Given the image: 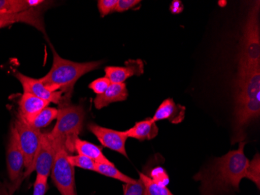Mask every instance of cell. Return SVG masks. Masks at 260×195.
Listing matches in <instances>:
<instances>
[{
	"instance_id": "1",
	"label": "cell",
	"mask_w": 260,
	"mask_h": 195,
	"mask_svg": "<svg viewBox=\"0 0 260 195\" xmlns=\"http://www.w3.org/2000/svg\"><path fill=\"white\" fill-rule=\"evenodd\" d=\"M245 144L239 142V149L216 158L194 176V180L201 182L200 194L231 195L239 191L249 162L244 152Z\"/></svg>"
},
{
	"instance_id": "2",
	"label": "cell",
	"mask_w": 260,
	"mask_h": 195,
	"mask_svg": "<svg viewBox=\"0 0 260 195\" xmlns=\"http://www.w3.org/2000/svg\"><path fill=\"white\" fill-rule=\"evenodd\" d=\"M51 48L53 52V64L49 73L40 80L47 89L52 92L60 91L63 93L64 99L70 100L76 82L84 74L99 69L104 61L73 62L59 57L52 45Z\"/></svg>"
},
{
	"instance_id": "3",
	"label": "cell",
	"mask_w": 260,
	"mask_h": 195,
	"mask_svg": "<svg viewBox=\"0 0 260 195\" xmlns=\"http://www.w3.org/2000/svg\"><path fill=\"white\" fill-rule=\"evenodd\" d=\"M58 109L56 124L49 136L52 140L65 141L66 148L70 152L74 138L83 130L86 112L81 105H73L70 100L62 101Z\"/></svg>"
},
{
	"instance_id": "4",
	"label": "cell",
	"mask_w": 260,
	"mask_h": 195,
	"mask_svg": "<svg viewBox=\"0 0 260 195\" xmlns=\"http://www.w3.org/2000/svg\"><path fill=\"white\" fill-rule=\"evenodd\" d=\"M259 3L249 12L242 29L238 54L239 67L260 66Z\"/></svg>"
},
{
	"instance_id": "5",
	"label": "cell",
	"mask_w": 260,
	"mask_h": 195,
	"mask_svg": "<svg viewBox=\"0 0 260 195\" xmlns=\"http://www.w3.org/2000/svg\"><path fill=\"white\" fill-rule=\"evenodd\" d=\"M52 141L55 146V159L51 171L52 181L61 195H77L75 171L69 162V152L66 148L65 141Z\"/></svg>"
},
{
	"instance_id": "6",
	"label": "cell",
	"mask_w": 260,
	"mask_h": 195,
	"mask_svg": "<svg viewBox=\"0 0 260 195\" xmlns=\"http://www.w3.org/2000/svg\"><path fill=\"white\" fill-rule=\"evenodd\" d=\"M7 173L11 182L9 188L10 195L18 189L23 180L24 156L20 148L18 134L14 124L10 127V136L7 149Z\"/></svg>"
},
{
	"instance_id": "7",
	"label": "cell",
	"mask_w": 260,
	"mask_h": 195,
	"mask_svg": "<svg viewBox=\"0 0 260 195\" xmlns=\"http://www.w3.org/2000/svg\"><path fill=\"white\" fill-rule=\"evenodd\" d=\"M14 125L17 130L20 148L24 156V167L26 169L25 173L23 174L24 180L30 174V169L40 145L42 133L41 130L32 127L19 117L14 121Z\"/></svg>"
},
{
	"instance_id": "8",
	"label": "cell",
	"mask_w": 260,
	"mask_h": 195,
	"mask_svg": "<svg viewBox=\"0 0 260 195\" xmlns=\"http://www.w3.org/2000/svg\"><path fill=\"white\" fill-rule=\"evenodd\" d=\"M55 155V146L49 133H42L40 145L35 155L30 174L37 173V177L48 179L52 171Z\"/></svg>"
},
{
	"instance_id": "9",
	"label": "cell",
	"mask_w": 260,
	"mask_h": 195,
	"mask_svg": "<svg viewBox=\"0 0 260 195\" xmlns=\"http://www.w3.org/2000/svg\"><path fill=\"white\" fill-rule=\"evenodd\" d=\"M89 130L99 139L104 147L115 151L128 158L125 143L127 137L125 131H118L112 129L106 128L98 125L94 123H90L87 126Z\"/></svg>"
},
{
	"instance_id": "10",
	"label": "cell",
	"mask_w": 260,
	"mask_h": 195,
	"mask_svg": "<svg viewBox=\"0 0 260 195\" xmlns=\"http://www.w3.org/2000/svg\"><path fill=\"white\" fill-rule=\"evenodd\" d=\"M16 77L21 83L23 93L35 95L39 99L49 102V103L59 104L63 101L64 95L60 91L52 92L45 87L40 79L32 78L24 75L20 72L16 73Z\"/></svg>"
},
{
	"instance_id": "11",
	"label": "cell",
	"mask_w": 260,
	"mask_h": 195,
	"mask_svg": "<svg viewBox=\"0 0 260 195\" xmlns=\"http://www.w3.org/2000/svg\"><path fill=\"white\" fill-rule=\"evenodd\" d=\"M105 77L112 83H125V80L133 76H140L144 73V63L140 59L128 60L125 67L109 66L105 68Z\"/></svg>"
},
{
	"instance_id": "12",
	"label": "cell",
	"mask_w": 260,
	"mask_h": 195,
	"mask_svg": "<svg viewBox=\"0 0 260 195\" xmlns=\"http://www.w3.org/2000/svg\"><path fill=\"white\" fill-rule=\"evenodd\" d=\"M16 23H27L37 29L45 35L46 33L42 11L39 7L30 9L20 14L0 15V29Z\"/></svg>"
},
{
	"instance_id": "13",
	"label": "cell",
	"mask_w": 260,
	"mask_h": 195,
	"mask_svg": "<svg viewBox=\"0 0 260 195\" xmlns=\"http://www.w3.org/2000/svg\"><path fill=\"white\" fill-rule=\"evenodd\" d=\"M49 105L47 101L30 94L23 93L19 101L18 117L27 124H31L35 117Z\"/></svg>"
},
{
	"instance_id": "14",
	"label": "cell",
	"mask_w": 260,
	"mask_h": 195,
	"mask_svg": "<svg viewBox=\"0 0 260 195\" xmlns=\"http://www.w3.org/2000/svg\"><path fill=\"white\" fill-rule=\"evenodd\" d=\"M185 110L184 105L175 103L173 99H165L157 108L152 120L154 122L168 120L172 124H180L185 118Z\"/></svg>"
},
{
	"instance_id": "15",
	"label": "cell",
	"mask_w": 260,
	"mask_h": 195,
	"mask_svg": "<svg viewBox=\"0 0 260 195\" xmlns=\"http://www.w3.org/2000/svg\"><path fill=\"white\" fill-rule=\"evenodd\" d=\"M128 98V91L126 85L122 83H112L107 90L102 95L96 96L93 104L97 109H102L114 102H123Z\"/></svg>"
},
{
	"instance_id": "16",
	"label": "cell",
	"mask_w": 260,
	"mask_h": 195,
	"mask_svg": "<svg viewBox=\"0 0 260 195\" xmlns=\"http://www.w3.org/2000/svg\"><path fill=\"white\" fill-rule=\"evenodd\" d=\"M158 131L159 129L156 122L150 118L137 122L134 127L125 130V133L128 137L144 142L146 140H152L157 137Z\"/></svg>"
},
{
	"instance_id": "17",
	"label": "cell",
	"mask_w": 260,
	"mask_h": 195,
	"mask_svg": "<svg viewBox=\"0 0 260 195\" xmlns=\"http://www.w3.org/2000/svg\"><path fill=\"white\" fill-rule=\"evenodd\" d=\"M73 151L78 155H84L91 158L96 163H112L102 152V149L87 141L82 140L79 137H75L73 143Z\"/></svg>"
},
{
	"instance_id": "18",
	"label": "cell",
	"mask_w": 260,
	"mask_h": 195,
	"mask_svg": "<svg viewBox=\"0 0 260 195\" xmlns=\"http://www.w3.org/2000/svg\"><path fill=\"white\" fill-rule=\"evenodd\" d=\"M95 172L105 176V177L119 180L124 184H134L137 181L136 179L131 178L128 176L122 174L112 162V163H97Z\"/></svg>"
},
{
	"instance_id": "19",
	"label": "cell",
	"mask_w": 260,
	"mask_h": 195,
	"mask_svg": "<svg viewBox=\"0 0 260 195\" xmlns=\"http://www.w3.org/2000/svg\"><path fill=\"white\" fill-rule=\"evenodd\" d=\"M58 114V108L46 107L37 117H35L30 125L36 130H41V129L48 127L54 120L57 119Z\"/></svg>"
},
{
	"instance_id": "20",
	"label": "cell",
	"mask_w": 260,
	"mask_h": 195,
	"mask_svg": "<svg viewBox=\"0 0 260 195\" xmlns=\"http://www.w3.org/2000/svg\"><path fill=\"white\" fill-rule=\"evenodd\" d=\"M30 9L27 0H0V15L20 14Z\"/></svg>"
},
{
	"instance_id": "21",
	"label": "cell",
	"mask_w": 260,
	"mask_h": 195,
	"mask_svg": "<svg viewBox=\"0 0 260 195\" xmlns=\"http://www.w3.org/2000/svg\"><path fill=\"white\" fill-rule=\"evenodd\" d=\"M139 175L144 186V195H174L167 187L153 182L147 174L139 172Z\"/></svg>"
},
{
	"instance_id": "22",
	"label": "cell",
	"mask_w": 260,
	"mask_h": 195,
	"mask_svg": "<svg viewBox=\"0 0 260 195\" xmlns=\"http://www.w3.org/2000/svg\"><path fill=\"white\" fill-rule=\"evenodd\" d=\"M245 178L252 180L254 184L257 186V188H260V156L257 153L252 160L249 161V165L247 167L245 172Z\"/></svg>"
},
{
	"instance_id": "23",
	"label": "cell",
	"mask_w": 260,
	"mask_h": 195,
	"mask_svg": "<svg viewBox=\"0 0 260 195\" xmlns=\"http://www.w3.org/2000/svg\"><path fill=\"white\" fill-rule=\"evenodd\" d=\"M68 160L74 167H79V168L90 170V171H93V172L96 171L97 163L88 157L81 155H69Z\"/></svg>"
},
{
	"instance_id": "24",
	"label": "cell",
	"mask_w": 260,
	"mask_h": 195,
	"mask_svg": "<svg viewBox=\"0 0 260 195\" xmlns=\"http://www.w3.org/2000/svg\"><path fill=\"white\" fill-rule=\"evenodd\" d=\"M148 177L153 182H155L160 185L167 187L168 184H169V174H167L166 170L163 167L156 166L152 169Z\"/></svg>"
},
{
	"instance_id": "25",
	"label": "cell",
	"mask_w": 260,
	"mask_h": 195,
	"mask_svg": "<svg viewBox=\"0 0 260 195\" xmlns=\"http://www.w3.org/2000/svg\"><path fill=\"white\" fill-rule=\"evenodd\" d=\"M119 0H100L98 2V8L102 17L115 12Z\"/></svg>"
},
{
	"instance_id": "26",
	"label": "cell",
	"mask_w": 260,
	"mask_h": 195,
	"mask_svg": "<svg viewBox=\"0 0 260 195\" xmlns=\"http://www.w3.org/2000/svg\"><path fill=\"white\" fill-rule=\"evenodd\" d=\"M111 85L110 80L106 77H100L96 79L89 85V89H91L97 95H102L105 91L107 90L109 85Z\"/></svg>"
},
{
	"instance_id": "27",
	"label": "cell",
	"mask_w": 260,
	"mask_h": 195,
	"mask_svg": "<svg viewBox=\"0 0 260 195\" xmlns=\"http://www.w3.org/2000/svg\"><path fill=\"white\" fill-rule=\"evenodd\" d=\"M124 195H144V186L140 179L134 184H124Z\"/></svg>"
},
{
	"instance_id": "28",
	"label": "cell",
	"mask_w": 260,
	"mask_h": 195,
	"mask_svg": "<svg viewBox=\"0 0 260 195\" xmlns=\"http://www.w3.org/2000/svg\"><path fill=\"white\" fill-rule=\"evenodd\" d=\"M48 190V179L36 177L34 184L33 195H45Z\"/></svg>"
},
{
	"instance_id": "29",
	"label": "cell",
	"mask_w": 260,
	"mask_h": 195,
	"mask_svg": "<svg viewBox=\"0 0 260 195\" xmlns=\"http://www.w3.org/2000/svg\"><path fill=\"white\" fill-rule=\"evenodd\" d=\"M141 1L140 0H119L117 4L115 12H125L130 9L134 8L140 4Z\"/></svg>"
},
{
	"instance_id": "30",
	"label": "cell",
	"mask_w": 260,
	"mask_h": 195,
	"mask_svg": "<svg viewBox=\"0 0 260 195\" xmlns=\"http://www.w3.org/2000/svg\"><path fill=\"white\" fill-rule=\"evenodd\" d=\"M184 6L182 3L179 0H174L172 1V4L170 6V10L172 14H179L183 11Z\"/></svg>"
},
{
	"instance_id": "31",
	"label": "cell",
	"mask_w": 260,
	"mask_h": 195,
	"mask_svg": "<svg viewBox=\"0 0 260 195\" xmlns=\"http://www.w3.org/2000/svg\"><path fill=\"white\" fill-rule=\"evenodd\" d=\"M27 4H28L29 7L30 9L38 8L40 7V5L43 4L44 1L42 0H27Z\"/></svg>"
},
{
	"instance_id": "32",
	"label": "cell",
	"mask_w": 260,
	"mask_h": 195,
	"mask_svg": "<svg viewBox=\"0 0 260 195\" xmlns=\"http://www.w3.org/2000/svg\"><path fill=\"white\" fill-rule=\"evenodd\" d=\"M8 192L9 190H7V187L0 183V195H10Z\"/></svg>"
}]
</instances>
